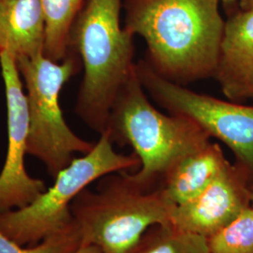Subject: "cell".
<instances>
[{
  "instance_id": "obj_4",
  "label": "cell",
  "mask_w": 253,
  "mask_h": 253,
  "mask_svg": "<svg viewBox=\"0 0 253 253\" xmlns=\"http://www.w3.org/2000/svg\"><path fill=\"white\" fill-rule=\"evenodd\" d=\"M173 206L162 190L145 193L124 174L102 177L97 190L87 188L72 205L82 244L104 253H133L149 227L171 224Z\"/></svg>"
},
{
  "instance_id": "obj_12",
  "label": "cell",
  "mask_w": 253,
  "mask_h": 253,
  "mask_svg": "<svg viewBox=\"0 0 253 253\" xmlns=\"http://www.w3.org/2000/svg\"><path fill=\"white\" fill-rule=\"evenodd\" d=\"M228 163L220 147L209 142L172 166L162 192L173 207L186 204L207 190Z\"/></svg>"
},
{
  "instance_id": "obj_13",
  "label": "cell",
  "mask_w": 253,
  "mask_h": 253,
  "mask_svg": "<svg viewBox=\"0 0 253 253\" xmlns=\"http://www.w3.org/2000/svg\"><path fill=\"white\" fill-rule=\"evenodd\" d=\"M85 0H41L45 19L44 56L60 62L69 52L73 23Z\"/></svg>"
},
{
  "instance_id": "obj_18",
  "label": "cell",
  "mask_w": 253,
  "mask_h": 253,
  "mask_svg": "<svg viewBox=\"0 0 253 253\" xmlns=\"http://www.w3.org/2000/svg\"><path fill=\"white\" fill-rule=\"evenodd\" d=\"M241 10L253 11V0H239Z\"/></svg>"
},
{
  "instance_id": "obj_10",
  "label": "cell",
  "mask_w": 253,
  "mask_h": 253,
  "mask_svg": "<svg viewBox=\"0 0 253 253\" xmlns=\"http://www.w3.org/2000/svg\"><path fill=\"white\" fill-rule=\"evenodd\" d=\"M214 77L227 99L253 100V11H237L225 22Z\"/></svg>"
},
{
  "instance_id": "obj_3",
  "label": "cell",
  "mask_w": 253,
  "mask_h": 253,
  "mask_svg": "<svg viewBox=\"0 0 253 253\" xmlns=\"http://www.w3.org/2000/svg\"><path fill=\"white\" fill-rule=\"evenodd\" d=\"M144 89L135 65L118 92L106 129L113 142H125L134 149L141 168L135 174L124 175L143 190L159 176H165L181 159L210 142V136L192 120L158 111Z\"/></svg>"
},
{
  "instance_id": "obj_1",
  "label": "cell",
  "mask_w": 253,
  "mask_h": 253,
  "mask_svg": "<svg viewBox=\"0 0 253 253\" xmlns=\"http://www.w3.org/2000/svg\"><path fill=\"white\" fill-rule=\"evenodd\" d=\"M220 0H127L125 28L146 42L152 68L177 84L214 77L225 22Z\"/></svg>"
},
{
  "instance_id": "obj_19",
  "label": "cell",
  "mask_w": 253,
  "mask_h": 253,
  "mask_svg": "<svg viewBox=\"0 0 253 253\" xmlns=\"http://www.w3.org/2000/svg\"><path fill=\"white\" fill-rule=\"evenodd\" d=\"M237 0H220V2L223 4L225 8H232Z\"/></svg>"
},
{
  "instance_id": "obj_21",
  "label": "cell",
  "mask_w": 253,
  "mask_h": 253,
  "mask_svg": "<svg viewBox=\"0 0 253 253\" xmlns=\"http://www.w3.org/2000/svg\"><path fill=\"white\" fill-rule=\"evenodd\" d=\"M251 189H252V192H253V174L252 176V180H251Z\"/></svg>"
},
{
  "instance_id": "obj_2",
  "label": "cell",
  "mask_w": 253,
  "mask_h": 253,
  "mask_svg": "<svg viewBox=\"0 0 253 253\" xmlns=\"http://www.w3.org/2000/svg\"><path fill=\"white\" fill-rule=\"evenodd\" d=\"M121 5L122 0H85L70 33L69 50L78 54L84 68L76 113L100 134L135 68L133 35L120 25Z\"/></svg>"
},
{
  "instance_id": "obj_5",
  "label": "cell",
  "mask_w": 253,
  "mask_h": 253,
  "mask_svg": "<svg viewBox=\"0 0 253 253\" xmlns=\"http://www.w3.org/2000/svg\"><path fill=\"white\" fill-rule=\"evenodd\" d=\"M113 143L107 130L101 133L90 151L74 158L31 204L0 213V230L18 244L33 246L73 226L72 205L83 190L110 173L140 165L136 155L118 153Z\"/></svg>"
},
{
  "instance_id": "obj_20",
  "label": "cell",
  "mask_w": 253,
  "mask_h": 253,
  "mask_svg": "<svg viewBox=\"0 0 253 253\" xmlns=\"http://www.w3.org/2000/svg\"><path fill=\"white\" fill-rule=\"evenodd\" d=\"M251 211L253 217V192H252V202H251Z\"/></svg>"
},
{
  "instance_id": "obj_17",
  "label": "cell",
  "mask_w": 253,
  "mask_h": 253,
  "mask_svg": "<svg viewBox=\"0 0 253 253\" xmlns=\"http://www.w3.org/2000/svg\"><path fill=\"white\" fill-rule=\"evenodd\" d=\"M73 253H104L101 249L95 245L81 244V246Z\"/></svg>"
},
{
  "instance_id": "obj_11",
  "label": "cell",
  "mask_w": 253,
  "mask_h": 253,
  "mask_svg": "<svg viewBox=\"0 0 253 253\" xmlns=\"http://www.w3.org/2000/svg\"><path fill=\"white\" fill-rule=\"evenodd\" d=\"M45 19L41 0H0V51L15 60L43 54Z\"/></svg>"
},
{
  "instance_id": "obj_14",
  "label": "cell",
  "mask_w": 253,
  "mask_h": 253,
  "mask_svg": "<svg viewBox=\"0 0 253 253\" xmlns=\"http://www.w3.org/2000/svg\"><path fill=\"white\" fill-rule=\"evenodd\" d=\"M133 253H211L207 236L179 230L172 224L141 242Z\"/></svg>"
},
{
  "instance_id": "obj_9",
  "label": "cell",
  "mask_w": 253,
  "mask_h": 253,
  "mask_svg": "<svg viewBox=\"0 0 253 253\" xmlns=\"http://www.w3.org/2000/svg\"><path fill=\"white\" fill-rule=\"evenodd\" d=\"M252 173L244 166L228 163L198 197L172 210V226L209 237L233 222L251 207Z\"/></svg>"
},
{
  "instance_id": "obj_16",
  "label": "cell",
  "mask_w": 253,
  "mask_h": 253,
  "mask_svg": "<svg viewBox=\"0 0 253 253\" xmlns=\"http://www.w3.org/2000/svg\"><path fill=\"white\" fill-rule=\"evenodd\" d=\"M81 244V235L75 222L33 246L18 244L0 230V253H73Z\"/></svg>"
},
{
  "instance_id": "obj_6",
  "label": "cell",
  "mask_w": 253,
  "mask_h": 253,
  "mask_svg": "<svg viewBox=\"0 0 253 253\" xmlns=\"http://www.w3.org/2000/svg\"><path fill=\"white\" fill-rule=\"evenodd\" d=\"M16 63L27 91V154L42 163L54 179L74 159L73 154L88 153L95 145L73 132L60 107V92L64 84L79 72L81 59L69 50L60 62L42 54L20 57Z\"/></svg>"
},
{
  "instance_id": "obj_8",
  "label": "cell",
  "mask_w": 253,
  "mask_h": 253,
  "mask_svg": "<svg viewBox=\"0 0 253 253\" xmlns=\"http://www.w3.org/2000/svg\"><path fill=\"white\" fill-rule=\"evenodd\" d=\"M0 68L4 83L8 145L0 172V213L25 208L47 189L45 182L32 177L27 171L29 119L24 84L15 58L0 51Z\"/></svg>"
},
{
  "instance_id": "obj_7",
  "label": "cell",
  "mask_w": 253,
  "mask_h": 253,
  "mask_svg": "<svg viewBox=\"0 0 253 253\" xmlns=\"http://www.w3.org/2000/svg\"><path fill=\"white\" fill-rule=\"evenodd\" d=\"M144 88L172 115L189 118L233 151L237 163L253 174V106L190 90L145 63L136 65Z\"/></svg>"
},
{
  "instance_id": "obj_15",
  "label": "cell",
  "mask_w": 253,
  "mask_h": 253,
  "mask_svg": "<svg viewBox=\"0 0 253 253\" xmlns=\"http://www.w3.org/2000/svg\"><path fill=\"white\" fill-rule=\"evenodd\" d=\"M208 238L211 253H253V217L251 207L233 222Z\"/></svg>"
}]
</instances>
